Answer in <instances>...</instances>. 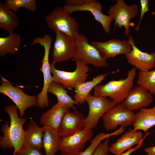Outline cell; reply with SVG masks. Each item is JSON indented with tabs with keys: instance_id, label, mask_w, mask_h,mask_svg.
Instances as JSON below:
<instances>
[{
	"instance_id": "cell-11",
	"label": "cell",
	"mask_w": 155,
	"mask_h": 155,
	"mask_svg": "<svg viewBox=\"0 0 155 155\" xmlns=\"http://www.w3.org/2000/svg\"><path fill=\"white\" fill-rule=\"evenodd\" d=\"M55 33L52 62L55 65L73 58L76 48L75 39L60 32Z\"/></svg>"
},
{
	"instance_id": "cell-18",
	"label": "cell",
	"mask_w": 155,
	"mask_h": 155,
	"mask_svg": "<svg viewBox=\"0 0 155 155\" xmlns=\"http://www.w3.org/2000/svg\"><path fill=\"white\" fill-rule=\"evenodd\" d=\"M140 131H133L130 129L123 134L110 146L109 152L115 155L121 154L139 144L143 138Z\"/></svg>"
},
{
	"instance_id": "cell-33",
	"label": "cell",
	"mask_w": 155,
	"mask_h": 155,
	"mask_svg": "<svg viewBox=\"0 0 155 155\" xmlns=\"http://www.w3.org/2000/svg\"><path fill=\"white\" fill-rule=\"evenodd\" d=\"M91 0H66L65 5L73 6H79L82 5L90 1Z\"/></svg>"
},
{
	"instance_id": "cell-1",
	"label": "cell",
	"mask_w": 155,
	"mask_h": 155,
	"mask_svg": "<svg viewBox=\"0 0 155 155\" xmlns=\"http://www.w3.org/2000/svg\"><path fill=\"white\" fill-rule=\"evenodd\" d=\"M18 109L15 105L12 104L5 107L4 110L10 118V125L4 123L1 127L3 134L0 138V147L5 150L13 148V155L22 148L25 133L23 127L27 121L26 118L19 117Z\"/></svg>"
},
{
	"instance_id": "cell-35",
	"label": "cell",
	"mask_w": 155,
	"mask_h": 155,
	"mask_svg": "<svg viewBox=\"0 0 155 155\" xmlns=\"http://www.w3.org/2000/svg\"><path fill=\"white\" fill-rule=\"evenodd\" d=\"M144 150L148 155H155V146L146 148Z\"/></svg>"
},
{
	"instance_id": "cell-29",
	"label": "cell",
	"mask_w": 155,
	"mask_h": 155,
	"mask_svg": "<svg viewBox=\"0 0 155 155\" xmlns=\"http://www.w3.org/2000/svg\"><path fill=\"white\" fill-rule=\"evenodd\" d=\"M5 4L6 7L16 12L21 7H24L32 12L36 11L35 0H6Z\"/></svg>"
},
{
	"instance_id": "cell-25",
	"label": "cell",
	"mask_w": 155,
	"mask_h": 155,
	"mask_svg": "<svg viewBox=\"0 0 155 155\" xmlns=\"http://www.w3.org/2000/svg\"><path fill=\"white\" fill-rule=\"evenodd\" d=\"M48 92L55 95L57 99V103L71 108L74 111H77L75 104L79 105L67 93L65 88L61 84L53 81L49 85Z\"/></svg>"
},
{
	"instance_id": "cell-4",
	"label": "cell",
	"mask_w": 155,
	"mask_h": 155,
	"mask_svg": "<svg viewBox=\"0 0 155 155\" xmlns=\"http://www.w3.org/2000/svg\"><path fill=\"white\" fill-rule=\"evenodd\" d=\"M52 41L51 36L46 34L43 37H36L34 38L31 44L34 45L39 44L43 47L44 51V56L42 60V65L40 69L43 75V86L41 91L37 96L36 106L41 108L46 107L49 105L48 89L49 85L53 82V80L51 74L49 56Z\"/></svg>"
},
{
	"instance_id": "cell-19",
	"label": "cell",
	"mask_w": 155,
	"mask_h": 155,
	"mask_svg": "<svg viewBox=\"0 0 155 155\" xmlns=\"http://www.w3.org/2000/svg\"><path fill=\"white\" fill-rule=\"evenodd\" d=\"M43 126L40 127L34 121L31 120L25 130L22 148H28L40 150L43 148Z\"/></svg>"
},
{
	"instance_id": "cell-6",
	"label": "cell",
	"mask_w": 155,
	"mask_h": 155,
	"mask_svg": "<svg viewBox=\"0 0 155 155\" xmlns=\"http://www.w3.org/2000/svg\"><path fill=\"white\" fill-rule=\"evenodd\" d=\"M139 6L136 4L127 5L123 0H117L107 11L108 15L115 21L114 31L116 27H124L125 35H129L130 21L137 14Z\"/></svg>"
},
{
	"instance_id": "cell-3",
	"label": "cell",
	"mask_w": 155,
	"mask_h": 155,
	"mask_svg": "<svg viewBox=\"0 0 155 155\" xmlns=\"http://www.w3.org/2000/svg\"><path fill=\"white\" fill-rule=\"evenodd\" d=\"M46 25L55 32H60L76 39L80 35L75 18L63 7H57L45 18Z\"/></svg>"
},
{
	"instance_id": "cell-14",
	"label": "cell",
	"mask_w": 155,
	"mask_h": 155,
	"mask_svg": "<svg viewBox=\"0 0 155 155\" xmlns=\"http://www.w3.org/2000/svg\"><path fill=\"white\" fill-rule=\"evenodd\" d=\"M63 7L70 14L77 11H90L95 20L99 22L106 33L110 32L111 24L112 18L102 13V6L100 3L95 0L91 1L82 5L73 6L64 5Z\"/></svg>"
},
{
	"instance_id": "cell-21",
	"label": "cell",
	"mask_w": 155,
	"mask_h": 155,
	"mask_svg": "<svg viewBox=\"0 0 155 155\" xmlns=\"http://www.w3.org/2000/svg\"><path fill=\"white\" fill-rule=\"evenodd\" d=\"M132 130H142L145 132L155 125V104L150 108H144L135 114Z\"/></svg>"
},
{
	"instance_id": "cell-32",
	"label": "cell",
	"mask_w": 155,
	"mask_h": 155,
	"mask_svg": "<svg viewBox=\"0 0 155 155\" xmlns=\"http://www.w3.org/2000/svg\"><path fill=\"white\" fill-rule=\"evenodd\" d=\"M15 155H43L40 150L31 148H22Z\"/></svg>"
},
{
	"instance_id": "cell-15",
	"label": "cell",
	"mask_w": 155,
	"mask_h": 155,
	"mask_svg": "<svg viewBox=\"0 0 155 155\" xmlns=\"http://www.w3.org/2000/svg\"><path fill=\"white\" fill-rule=\"evenodd\" d=\"M99 51L102 57L107 60L120 54L125 55L132 50L129 41L111 39L105 42L91 41L90 43Z\"/></svg>"
},
{
	"instance_id": "cell-20",
	"label": "cell",
	"mask_w": 155,
	"mask_h": 155,
	"mask_svg": "<svg viewBox=\"0 0 155 155\" xmlns=\"http://www.w3.org/2000/svg\"><path fill=\"white\" fill-rule=\"evenodd\" d=\"M70 108L57 102L42 115L40 123L43 126L48 127L57 131L64 115Z\"/></svg>"
},
{
	"instance_id": "cell-12",
	"label": "cell",
	"mask_w": 155,
	"mask_h": 155,
	"mask_svg": "<svg viewBox=\"0 0 155 155\" xmlns=\"http://www.w3.org/2000/svg\"><path fill=\"white\" fill-rule=\"evenodd\" d=\"M93 131L86 128L71 135L61 137L59 150L62 155H75L82 150L86 143L91 138Z\"/></svg>"
},
{
	"instance_id": "cell-22",
	"label": "cell",
	"mask_w": 155,
	"mask_h": 155,
	"mask_svg": "<svg viewBox=\"0 0 155 155\" xmlns=\"http://www.w3.org/2000/svg\"><path fill=\"white\" fill-rule=\"evenodd\" d=\"M108 73L101 74L93 78L92 80L80 82L75 87L74 99L79 104L86 101L92 90L106 79Z\"/></svg>"
},
{
	"instance_id": "cell-27",
	"label": "cell",
	"mask_w": 155,
	"mask_h": 155,
	"mask_svg": "<svg viewBox=\"0 0 155 155\" xmlns=\"http://www.w3.org/2000/svg\"><path fill=\"white\" fill-rule=\"evenodd\" d=\"M136 83L137 85L146 88L155 96V68L145 72L139 71Z\"/></svg>"
},
{
	"instance_id": "cell-17",
	"label": "cell",
	"mask_w": 155,
	"mask_h": 155,
	"mask_svg": "<svg viewBox=\"0 0 155 155\" xmlns=\"http://www.w3.org/2000/svg\"><path fill=\"white\" fill-rule=\"evenodd\" d=\"M84 115L75 111L68 110L64 115L58 127L57 132L61 137L71 135L84 128Z\"/></svg>"
},
{
	"instance_id": "cell-7",
	"label": "cell",
	"mask_w": 155,
	"mask_h": 155,
	"mask_svg": "<svg viewBox=\"0 0 155 155\" xmlns=\"http://www.w3.org/2000/svg\"><path fill=\"white\" fill-rule=\"evenodd\" d=\"M1 83L0 93L8 97L14 102L19 110L20 117L24 116L26 109L37 105V97L26 94L22 89L14 86L2 76Z\"/></svg>"
},
{
	"instance_id": "cell-26",
	"label": "cell",
	"mask_w": 155,
	"mask_h": 155,
	"mask_svg": "<svg viewBox=\"0 0 155 155\" xmlns=\"http://www.w3.org/2000/svg\"><path fill=\"white\" fill-rule=\"evenodd\" d=\"M22 40L18 33L13 32L6 37H0V56L13 54L19 50Z\"/></svg>"
},
{
	"instance_id": "cell-5",
	"label": "cell",
	"mask_w": 155,
	"mask_h": 155,
	"mask_svg": "<svg viewBox=\"0 0 155 155\" xmlns=\"http://www.w3.org/2000/svg\"><path fill=\"white\" fill-rule=\"evenodd\" d=\"M76 63L75 69L73 72L65 71L56 69L55 64H50L53 81L61 84L66 88L72 89L80 82H86L90 67L82 60L74 59Z\"/></svg>"
},
{
	"instance_id": "cell-8",
	"label": "cell",
	"mask_w": 155,
	"mask_h": 155,
	"mask_svg": "<svg viewBox=\"0 0 155 155\" xmlns=\"http://www.w3.org/2000/svg\"><path fill=\"white\" fill-rule=\"evenodd\" d=\"M86 101L89 106L88 115L84 120V128H95L100 119L108 111L117 104L107 97L95 96L90 94Z\"/></svg>"
},
{
	"instance_id": "cell-36",
	"label": "cell",
	"mask_w": 155,
	"mask_h": 155,
	"mask_svg": "<svg viewBox=\"0 0 155 155\" xmlns=\"http://www.w3.org/2000/svg\"><path fill=\"white\" fill-rule=\"evenodd\" d=\"M151 14L155 16V12H151Z\"/></svg>"
},
{
	"instance_id": "cell-13",
	"label": "cell",
	"mask_w": 155,
	"mask_h": 155,
	"mask_svg": "<svg viewBox=\"0 0 155 155\" xmlns=\"http://www.w3.org/2000/svg\"><path fill=\"white\" fill-rule=\"evenodd\" d=\"M128 40L132 46V50L125 55L128 63L140 71L151 70L155 67V52L151 53L141 51L135 45L133 38L128 35Z\"/></svg>"
},
{
	"instance_id": "cell-23",
	"label": "cell",
	"mask_w": 155,
	"mask_h": 155,
	"mask_svg": "<svg viewBox=\"0 0 155 155\" xmlns=\"http://www.w3.org/2000/svg\"><path fill=\"white\" fill-rule=\"evenodd\" d=\"M19 23V20L15 12L0 3V29L9 34L13 32Z\"/></svg>"
},
{
	"instance_id": "cell-24",
	"label": "cell",
	"mask_w": 155,
	"mask_h": 155,
	"mask_svg": "<svg viewBox=\"0 0 155 155\" xmlns=\"http://www.w3.org/2000/svg\"><path fill=\"white\" fill-rule=\"evenodd\" d=\"M43 148L46 155H55L59 150V141L61 137L57 131L49 127L43 126Z\"/></svg>"
},
{
	"instance_id": "cell-9",
	"label": "cell",
	"mask_w": 155,
	"mask_h": 155,
	"mask_svg": "<svg viewBox=\"0 0 155 155\" xmlns=\"http://www.w3.org/2000/svg\"><path fill=\"white\" fill-rule=\"evenodd\" d=\"M75 40L76 48L73 59H80L87 65L91 64L97 67H108L106 60L94 46L89 43L86 37L80 34Z\"/></svg>"
},
{
	"instance_id": "cell-34",
	"label": "cell",
	"mask_w": 155,
	"mask_h": 155,
	"mask_svg": "<svg viewBox=\"0 0 155 155\" xmlns=\"http://www.w3.org/2000/svg\"><path fill=\"white\" fill-rule=\"evenodd\" d=\"M144 139V138L140 142V143L137 145L135 147L131 148L125 152H123L121 154L116 155H130L131 154L134 152L139 148H141L142 146V144Z\"/></svg>"
},
{
	"instance_id": "cell-30",
	"label": "cell",
	"mask_w": 155,
	"mask_h": 155,
	"mask_svg": "<svg viewBox=\"0 0 155 155\" xmlns=\"http://www.w3.org/2000/svg\"><path fill=\"white\" fill-rule=\"evenodd\" d=\"M110 137L105 139L96 148L92 155H108L110 146L109 142Z\"/></svg>"
},
{
	"instance_id": "cell-16",
	"label": "cell",
	"mask_w": 155,
	"mask_h": 155,
	"mask_svg": "<svg viewBox=\"0 0 155 155\" xmlns=\"http://www.w3.org/2000/svg\"><path fill=\"white\" fill-rule=\"evenodd\" d=\"M153 95L146 88L137 85L133 88L121 103L126 109L133 111L148 106L153 101Z\"/></svg>"
},
{
	"instance_id": "cell-28",
	"label": "cell",
	"mask_w": 155,
	"mask_h": 155,
	"mask_svg": "<svg viewBox=\"0 0 155 155\" xmlns=\"http://www.w3.org/2000/svg\"><path fill=\"white\" fill-rule=\"evenodd\" d=\"M120 133V132L118 130L110 133H100L91 141L90 145L84 151H80L75 155H92L98 146L103 140L112 136L118 135Z\"/></svg>"
},
{
	"instance_id": "cell-31",
	"label": "cell",
	"mask_w": 155,
	"mask_h": 155,
	"mask_svg": "<svg viewBox=\"0 0 155 155\" xmlns=\"http://www.w3.org/2000/svg\"><path fill=\"white\" fill-rule=\"evenodd\" d=\"M149 0H140L141 7L140 18L137 25L134 28L137 31H138L140 30V24L144 14L149 10Z\"/></svg>"
},
{
	"instance_id": "cell-2",
	"label": "cell",
	"mask_w": 155,
	"mask_h": 155,
	"mask_svg": "<svg viewBox=\"0 0 155 155\" xmlns=\"http://www.w3.org/2000/svg\"><path fill=\"white\" fill-rule=\"evenodd\" d=\"M136 75V69L128 71L125 78L112 80L104 84H98L94 88L93 95L108 97L117 104L121 103L133 88Z\"/></svg>"
},
{
	"instance_id": "cell-10",
	"label": "cell",
	"mask_w": 155,
	"mask_h": 155,
	"mask_svg": "<svg viewBox=\"0 0 155 155\" xmlns=\"http://www.w3.org/2000/svg\"><path fill=\"white\" fill-rule=\"evenodd\" d=\"M135 114L123 107L121 103L106 113L102 117L103 125L107 131L115 130L117 126L125 128L133 124Z\"/></svg>"
}]
</instances>
